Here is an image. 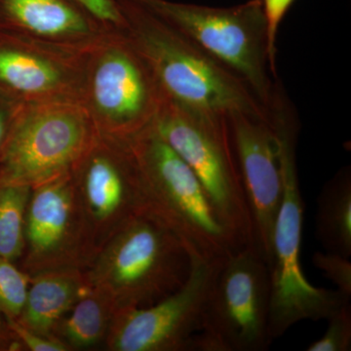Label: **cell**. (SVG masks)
Instances as JSON below:
<instances>
[{
  "mask_svg": "<svg viewBox=\"0 0 351 351\" xmlns=\"http://www.w3.org/2000/svg\"><path fill=\"white\" fill-rule=\"evenodd\" d=\"M123 31L154 76L164 98L182 107L230 117L265 119L269 108L230 69L136 0H117Z\"/></svg>",
  "mask_w": 351,
  "mask_h": 351,
  "instance_id": "1",
  "label": "cell"
},
{
  "mask_svg": "<svg viewBox=\"0 0 351 351\" xmlns=\"http://www.w3.org/2000/svg\"><path fill=\"white\" fill-rule=\"evenodd\" d=\"M276 132L282 173V198L274 225L269 265V338H280L304 320L327 319L341 304L350 302L335 289L315 287L302 269V237L304 204L295 161L298 124L292 110L279 97L269 108Z\"/></svg>",
  "mask_w": 351,
  "mask_h": 351,
  "instance_id": "2",
  "label": "cell"
},
{
  "mask_svg": "<svg viewBox=\"0 0 351 351\" xmlns=\"http://www.w3.org/2000/svg\"><path fill=\"white\" fill-rule=\"evenodd\" d=\"M126 140L140 175L143 213L172 232L191 256L217 261L242 249L219 223L195 173L152 124Z\"/></svg>",
  "mask_w": 351,
  "mask_h": 351,
  "instance_id": "3",
  "label": "cell"
},
{
  "mask_svg": "<svg viewBox=\"0 0 351 351\" xmlns=\"http://www.w3.org/2000/svg\"><path fill=\"white\" fill-rule=\"evenodd\" d=\"M191 267L184 244L140 213L104 245L85 272L90 285L107 293L120 311L149 306L172 294Z\"/></svg>",
  "mask_w": 351,
  "mask_h": 351,
  "instance_id": "4",
  "label": "cell"
},
{
  "mask_svg": "<svg viewBox=\"0 0 351 351\" xmlns=\"http://www.w3.org/2000/svg\"><path fill=\"white\" fill-rule=\"evenodd\" d=\"M152 126L199 180L219 223L241 248L253 247L250 211L228 117L164 98Z\"/></svg>",
  "mask_w": 351,
  "mask_h": 351,
  "instance_id": "5",
  "label": "cell"
},
{
  "mask_svg": "<svg viewBox=\"0 0 351 351\" xmlns=\"http://www.w3.org/2000/svg\"><path fill=\"white\" fill-rule=\"evenodd\" d=\"M164 97L122 29H108L82 51L78 103L97 131L131 138L152 125Z\"/></svg>",
  "mask_w": 351,
  "mask_h": 351,
  "instance_id": "6",
  "label": "cell"
},
{
  "mask_svg": "<svg viewBox=\"0 0 351 351\" xmlns=\"http://www.w3.org/2000/svg\"><path fill=\"white\" fill-rule=\"evenodd\" d=\"M136 1L239 75L258 101L269 107L277 87L270 78L267 22L261 0L228 8L170 0Z\"/></svg>",
  "mask_w": 351,
  "mask_h": 351,
  "instance_id": "7",
  "label": "cell"
},
{
  "mask_svg": "<svg viewBox=\"0 0 351 351\" xmlns=\"http://www.w3.org/2000/svg\"><path fill=\"white\" fill-rule=\"evenodd\" d=\"M96 134L77 101L20 105L0 154V184L34 189L69 174Z\"/></svg>",
  "mask_w": 351,
  "mask_h": 351,
  "instance_id": "8",
  "label": "cell"
},
{
  "mask_svg": "<svg viewBox=\"0 0 351 351\" xmlns=\"http://www.w3.org/2000/svg\"><path fill=\"white\" fill-rule=\"evenodd\" d=\"M270 278L253 247L219 263L193 351H263L269 338Z\"/></svg>",
  "mask_w": 351,
  "mask_h": 351,
  "instance_id": "9",
  "label": "cell"
},
{
  "mask_svg": "<svg viewBox=\"0 0 351 351\" xmlns=\"http://www.w3.org/2000/svg\"><path fill=\"white\" fill-rule=\"evenodd\" d=\"M71 177L94 258L122 226L143 213L137 163L127 140L97 131Z\"/></svg>",
  "mask_w": 351,
  "mask_h": 351,
  "instance_id": "10",
  "label": "cell"
},
{
  "mask_svg": "<svg viewBox=\"0 0 351 351\" xmlns=\"http://www.w3.org/2000/svg\"><path fill=\"white\" fill-rule=\"evenodd\" d=\"M191 257L188 278L177 291L152 306L117 313L105 350L193 351V341L202 328L210 289L223 258Z\"/></svg>",
  "mask_w": 351,
  "mask_h": 351,
  "instance_id": "11",
  "label": "cell"
},
{
  "mask_svg": "<svg viewBox=\"0 0 351 351\" xmlns=\"http://www.w3.org/2000/svg\"><path fill=\"white\" fill-rule=\"evenodd\" d=\"M92 261L71 173L32 189L21 269L34 276L48 270H86Z\"/></svg>",
  "mask_w": 351,
  "mask_h": 351,
  "instance_id": "12",
  "label": "cell"
},
{
  "mask_svg": "<svg viewBox=\"0 0 351 351\" xmlns=\"http://www.w3.org/2000/svg\"><path fill=\"white\" fill-rule=\"evenodd\" d=\"M228 122L250 211L253 248L269 267L283 189L278 141L269 117L234 114Z\"/></svg>",
  "mask_w": 351,
  "mask_h": 351,
  "instance_id": "13",
  "label": "cell"
},
{
  "mask_svg": "<svg viewBox=\"0 0 351 351\" xmlns=\"http://www.w3.org/2000/svg\"><path fill=\"white\" fill-rule=\"evenodd\" d=\"M85 48L62 47L7 34L0 38V96L20 105L78 103Z\"/></svg>",
  "mask_w": 351,
  "mask_h": 351,
  "instance_id": "14",
  "label": "cell"
},
{
  "mask_svg": "<svg viewBox=\"0 0 351 351\" xmlns=\"http://www.w3.org/2000/svg\"><path fill=\"white\" fill-rule=\"evenodd\" d=\"M0 27L9 34L82 49L110 27L73 0H0Z\"/></svg>",
  "mask_w": 351,
  "mask_h": 351,
  "instance_id": "15",
  "label": "cell"
},
{
  "mask_svg": "<svg viewBox=\"0 0 351 351\" xmlns=\"http://www.w3.org/2000/svg\"><path fill=\"white\" fill-rule=\"evenodd\" d=\"M83 269L48 270L32 276L22 313L17 319L43 336L53 337L60 320L89 292Z\"/></svg>",
  "mask_w": 351,
  "mask_h": 351,
  "instance_id": "16",
  "label": "cell"
},
{
  "mask_svg": "<svg viewBox=\"0 0 351 351\" xmlns=\"http://www.w3.org/2000/svg\"><path fill=\"white\" fill-rule=\"evenodd\" d=\"M117 313L112 298L91 286L89 292L60 320L53 337L69 351L105 348Z\"/></svg>",
  "mask_w": 351,
  "mask_h": 351,
  "instance_id": "17",
  "label": "cell"
},
{
  "mask_svg": "<svg viewBox=\"0 0 351 351\" xmlns=\"http://www.w3.org/2000/svg\"><path fill=\"white\" fill-rule=\"evenodd\" d=\"M316 239L325 252L351 257V173L343 168L323 186L317 198Z\"/></svg>",
  "mask_w": 351,
  "mask_h": 351,
  "instance_id": "18",
  "label": "cell"
},
{
  "mask_svg": "<svg viewBox=\"0 0 351 351\" xmlns=\"http://www.w3.org/2000/svg\"><path fill=\"white\" fill-rule=\"evenodd\" d=\"M31 186L0 184V257L19 263L24 253L25 226Z\"/></svg>",
  "mask_w": 351,
  "mask_h": 351,
  "instance_id": "19",
  "label": "cell"
},
{
  "mask_svg": "<svg viewBox=\"0 0 351 351\" xmlns=\"http://www.w3.org/2000/svg\"><path fill=\"white\" fill-rule=\"evenodd\" d=\"M32 276L17 263L0 257V314L17 318L22 313Z\"/></svg>",
  "mask_w": 351,
  "mask_h": 351,
  "instance_id": "20",
  "label": "cell"
},
{
  "mask_svg": "<svg viewBox=\"0 0 351 351\" xmlns=\"http://www.w3.org/2000/svg\"><path fill=\"white\" fill-rule=\"evenodd\" d=\"M326 332L307 346V351H350L351 350V304L345 302L326 319Z\"/></svg>",
  "mask_w": 351,
  "mask_h": 351,
  "instance_id": "21",
  "label": "cell"
},
{
  "mask_svg": "<svg viewBox=\"0 0 351 351\" xmlns=\"http://www.w3.org/2000/svg\"><path fill=\"white\" fill-rule=\"evenodd\" d=\"M313 263L326 278L336 285L343 297L351 299V263L350 258L329 252H315Z\"/></svg>",
  "mask_w": 351,
  "mask_h": 351,
  "instance_id": "22",
  "label": "cell"
},
{
  "mask_svg": "<svg viewBox=\"0 0 351 351\" xmlns=\"http://www.w3.org/2000/svg\"><path fill=\"white\" fill-rule=\"evenodd\" d=\"M261 2L267 22L270 73L276 78L277 36L279 27L295 0H261Z\"/></svg>",
  "mask_w": 351,
  "mask_h": 351,
  "instance_id": "23",
  "label": "cell"
},
{
  "mask_svg": "<svg viewBox=\"0 0 351 351\" xmlns=\"http://www.w3.org/2000/svg\"><path fill=\"white\" fill-rule=\"evenodd\" d=\"M4 317V316H3ZM7 327L14 339L19 343L21 350L27 351H69L55 338L43 336L24 326L17 318L4 317Z\"/></svg>",
  "mask_w": 351,
  "mask_h": 351,
  "instance_id": "24",
  "label": "cell"
},
{
  "mask_svg": "<svg viewBox=\"0 0 351 351\" xmlns=\"http://www.w3.org/2000/svg\"><path fill=\"white\" fill-rule=\"evenodd\" d=\"M95 20L110 29H122L125 21L117 0H73Z\"/></svg>",
  "mask_w": 351,
  "mask_h": 351,
  "instance_id": "25",
  "label": "cell"
},
{
  "mask_svg": "<svg viewBox=\"0 0 351 351\" xmlns=\"http://www.w3.org/2000/svg\"><path fill=\"white\" fill-rule=\"evenodd\" d=\"M20 104L0 96V154Z\"/></svg>",
  "mask_w": 351,
  "mask_h": 351,
  "instance_id": "26",
  "label": "cell"
},
{
  "mask_svg": "<svg viewBox=\"0 0 351 351\" xmlns=\"http://www.w3.org/2000/svg\"><path fill=\"white\" fill-rule=\"evenodd\" d=\"M0 350H22L9 331L2 314H0Z\"/></svg>",
  "mask_w": 351,
  "mask_h": 351,
  "instance_id": "27",
  "label": "cell"
}]
</instances>
